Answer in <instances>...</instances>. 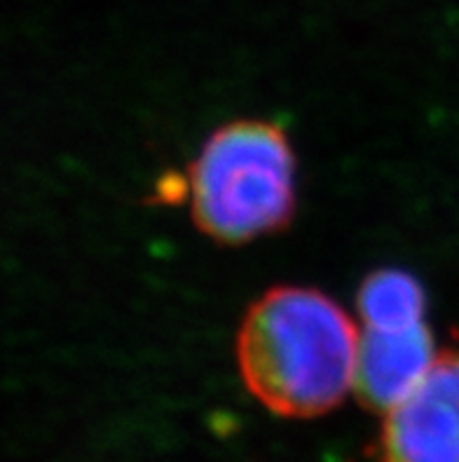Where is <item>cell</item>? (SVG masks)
Wrapping results in <instances>:
<instances>
[{"label": "cell", "mask_w": 459, "mask_h": 462, "mask_svg": "<svg viewBox=\"0 0 459 462\" xmlns=\"http://www.w3.org/2000/svg\"><path fill=\"white\" fill-rule=\"evenodd\" d=\"M361 334L326 293L277 287L246 312L237 362L251 394L289 418L335 409L356 381Z\"/></svg>", "instance_id": "cell-1"}, {"label": "cell", "mask_w": 459, "mask_h": 462, "mask_svg": "<svg viewBox=\"0 0 459 462\" xmlns=\"http://www.w3.org/2000/svg\"><path fill=\"white\" fill-rule=\"evenodd\" d=\"M183 190L204 235L242 245L277 233L296 209V155L280 125H223L192 160Z\"/></svg>", "instance_id": "cell-2"}, {"label": "cell", "mask_w": 459, "mask_h": 462, "mask_svg": "<svg viewBox=\"0 0 459 462\" xmlns=\"http://www.w3.org/2000/svg\"><path fill=\"white\" fill-rule=\"evenodd\" d=\"M378 462H459V347L441 352L425 381L384 413Z\"/></svg>", "instance_id": "cell-3"}, {"label": "cell", "mask_w": 459, "mask_h": 462, "mask_svg": "<svg viewBox=\"0 0 459 462\" xmlns=\"http://www.w3.org/2000/svg\"><path fill=\"white\" fill-rule=\"evenodd\" d=\"M436 357L434 336L425 324L394 331L363 328L354 393L368 409L384 416L425 381Z\"/></svg>", "instance_id": "cell-4"}, {"label": "cell", "mask_w": 459, "mask_h": 462, "mask_svg": "<svg viewBox=\"0 0 459 462\" xmlns=\"http://www.w3.org/2000/svg\"><path fill=\"white\" fill-rule=\"evenodd\" d=\"M356 312L363 328L394 331L418 327L425 324V289L406 270H378L359 287Z\"/></svg>", "instance_id": "cell-5"}]
</instances>
